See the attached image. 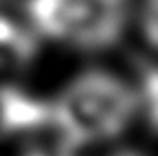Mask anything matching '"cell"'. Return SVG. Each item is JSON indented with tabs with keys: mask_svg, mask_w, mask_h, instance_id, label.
<instances>
[{
	"mask_svg": "<svg viewBox=\"0 0 158 156\" xmlns=\"http://www.w3.org/2000/svg\"><path fill=\"white\" fill-rule=\"evenodd\" d=\"M47 120H54V109L14 89L0 91V123L7 132L34 129Z\"/></svg>",
	"mask_w": 158,
	"mask_h": 156,
	"instance_id": "obj_3",
	"label": "cell"
},
{
	"mask_svg": "<svg viewBox=\"0 0 158 156\" xmlns=\"http://www.w3.org/2000/svg\"><path fill=\"white\" fill-rule=\"evenodd\" d=\"M147 100H149V116L158 129V71L147 74Z\"/></svg>",
	"mask_w": 158,
	"mask_h": 156,
	"instance_id": "obj_5",
	"label": "cell"
},
{
	"mask_svg": "<svg viewBox=\"0 0 158 156\" xmlns=\"http://www.w3.org/2000/svg\"><path fill=\"white\" fill-rule=\"evenodd\" d=\"M0 49L9 51V54H16L18 58H25L34 49V43L16 23L0 16Z\"/></svg>",
	"mask_w": 158,
	"mask_h": 156,
	"instance_id": "obj_4",
	"label": "cell"
},
{
	"mask_svg": "<svg viewBox=\"0 0 158 156\" xmlns=\"http://www.w3.org/2000/svg\"><path fill=\"white\" fill-rule=\"evenodd\" d=\"M54 123L71 143H91L120 134L136 109V96L107 71L73 78L54 107Z\"/></svg>",
	"mask_w": 158,
	"mask_h": 156,
	"instance_id": "obj_1",
	"label": "cell"
},
{
	"mask_svg": "<svg viewBox=\"0 0 158 156\" xmlns=\"http://www.w3.org/2000/svg\"><path fill=\"white\" fill-rule=\"evenodd\" d=\"M145 34L158 47V0H147V16H145Z\"/></svg>",
	"mask_w": 158,
	"mask_h": 156,
	"instance_id": "obj_6",
	"label": "cell"
},
{
	"mask_svg": "<svg viewBox=\"0 0 158 156\" xmlns=\"http://www.w3.org/2000/svg\"><path fill=\"white\" fill-rule=\"evenodd\" d=\"M27 14L51 38L73 47L102 49L123 36L129 0H27Z\"/></svg>",
	"mask_w": 158,
	"mask_h": 156,
	"instance_id": "obj_2",
	"label": "cell"
},
{
	"mask_svg": "<svg viewBox=\"0 0 158 156\" xmlns=\"http://www.w3.org/2000/svg\"><path fill=\"white\" fill-rule=\"evenodd\" d=\"M118 156H138V154H118Z\"/></svg>",
	"mask_w": 158,
	"mask_h": 156,
	"instance_id": "obj_7",
	"label": "cell"
}]
</instances>
